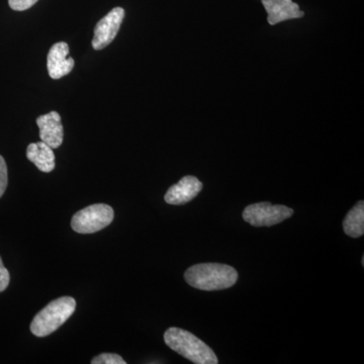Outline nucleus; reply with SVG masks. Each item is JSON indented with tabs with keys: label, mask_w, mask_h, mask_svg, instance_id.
<instances>
[{
	"label": "nucleus",
	"mask_w": 364,
	"mask_h": 364,
	"mask_svg": "<svg viewBox=\"0 0 364 364\" xmlns=\"http://www.w3.org/2000/svg\"><path fill=\"white\" fill-rule=\"evenodd\" d=\"M268 14V23L277 25L284 21L301 18L305 13L293 0H261Z\"/></svg>",
	"instance_id": "nucleus-10"
},
{
	"label": "nucleus",
	"mask_w": 364,
	"mask_h": 364,
	"mask_svg": "<svg viewBox=\"0 0 364 364\" xmlns=\"http://www.w3.org/2000/svg\"><path fill=\"white\" fill-rule=\"evenodd\" d=\"M38 0H9V6L16 11H23L37 4Z\"/></svg>",
	"instance_id": "nucleus-15"
},
{
	"label": "nucleus",
	"mask_w": 364,
	"mask_h": 364,
	"mask_svg": "<svg viewBox=\"0 0 364 364\" xmlns=\"http://www.w3.org/2000/svg\"><path fill=\"white\" fill-rule=\"evenodd\" d=\"M202 189L203 183L196 177L184 176L167 191L164 200L169 205H186L196 198Z\"/></svg>",
	"instance_id": "nucleus-8"
},
{
	"label": "nucleus",
	"mask_w": 364,
	"mask_h": 364,
	"mask_svg": "<svg viewBox=\"0 0 364 364\" xmlns=\"http://www.w3.org/2000/svg\"><path fill=\"white\" fill-rule=\"evenodd\" d=\"M40 129V138L42 142L49 145L52 149H57L63 143L64 129L61 123V116L57 112L41 116L37 119Z\"/></svg>",
	"instance_id": "nucleus-9"
},
{
	"label": "nucleus",
	"mask_w": 364,
	"mask_h": 364,
	"mask_svg": "<svg viewBox=\"0 0 364 364\" xmlns=\"http://www.w3.org/2000/svg\"><path fill=\"white\" fill-rule=\"evenodd\" d=\"M7 183H9V174L6 160L0 155V198L6 193Z\"/></svg>",
	"instance_id": "nucleus-14"
},
{
	"label": "nucleus",
	"mask_w": 364,
	"mask_h": 364,
	"mask_svg": "<svg viewBox=\"0 0 364 364\" xmlns=\"http://www.w3.org/2000/svg\"><path fill=\"white\" fill-rule=\"evenodd\" d=\"M75 309L76 301L71 296L54 299L35 316L31 332L37 337L49 336L73 315Z\"/></svg>",
	"instance_id": "nucleus-3"
},
{
	"label": "nucleus",
	"mask_w": 364,
	"mask_h": 364,
	"mask_svg": "<svg viewBox=\"0 0 364 364\" xmlns=\"http://www.w3.org/2000/svg\"><path fill=\"white\" fill-rule=\"evenodd\" d=\"M293 215L294 210L286 205L258 203L245 208L243 219L253 227H272L286 221Z\"/></svg>",
	"instance_id": "nucleus-5"
},
{
	"label": "nucleus",
	"mask_w": 364,
	"mask_h": 364,
	"mask_svg": "<svg viewBox=\"0 0 364 364\" xmlns=\"http://www.w3.org/2000/svg\"><path fill=\"white\" fill-rule=\"evenodd\" d=\"M9 282H11V275H9V270L4 267L1 257H0V293L6 291Z\"/></svg>",
	"instance_id": "nucleus-16"
},
{
	"label": "nucleus",
	"mask_w": 364,
	"mask_h": 364,
	"mask_svg": "<svg viewBox=\"0 0 364 364\" xmlns=\"http://www.w3.org/2000/svg\"><path fill=\"white\" fill-rule=\"evenodd\" d=\"M74 59L69 57V46L65 42L53 45L48 54L47 66L50 77L60 79L73 70Z\"/></svg>",
	"instance_id": "nucleus-7"
},
{
	"label": "nucleus",
	"mask_w": 364,
	"mask_h": 364,
	"mask_svg": "<svg viewBox=\"0 0 364 364\" xmlns=\"http://www.w3.org/2000/svg\"><path fill=\"white\" fill-rule=\"evenodd\" d=\"M114 217L112 207L97 203L76 213L72 218L71 227L76 233L92 234L111 225Z\"/></svg>",
	"instance_id": "nucleus-4"
},
{
	"label": "nucleus",
	"mask_w": 364,
	"mask_h": 364,
	"mask_svg": "<svg viewBox=\"0 0 364 364\" xmlns=\"http://www.w3.org/2000/svg\"><path fill=\"white\" fill-rule=\"evenodd\" d=\"M189 286L202 291H221L233 287L238 279L234 267L221 263H200L184 273Z\"/></svg>",
	"instance_id": "nucleus-1"
},
{
	"label": "nucleus",
	"mask_w": 364,
	"mask_h": 364,
	"mask_svg": "<svg viewBox=\"0 0 364 364\" xmlns=\"http://www.w3.org/2000/svg\"><path fill=\"white\" fill-rule=\"evenodd\" d=\"M92 364H126L123 358L114 353H102L91 360Z\"/></svg>",
	"instance_id": "nucleus-13"
},
{
	"label": "nucleus",
	"mask_w": 364,
	"mask_h": 364,
	"mask_svg": "<svg viewBox=\"0 0 364 364\" xmlns=\"http://www.w3.org/2000/svg\"><path fill=\"white\" fill-rule=\"evenodd\" d=\"M26 158L33 162L38 169L45 173H49L55 169V154L47 144L42 142L32 143L26 148Z\"/></svg>",
	"instance_id": "nucleus-11"
},
{
	"label": "nucleus",
	"mask_w": 364,
	"mask_h": 364,
	"mask_svg": "<svg viewBox=\"0 0 364 364\" xmlns=\"http://www.w3.org/2000/svg\"><path fill=\"white\" fill-rule=\"evenodd\" d=\"M345 234L359 238L364 234V202L360 200L349 210L343 221Z\"/></svg>",
	"instance_id": "nucleus-12"
},
{
	"label": "nucleus",
	"mask_w": 364,
	"mask_h": 364,
	"mask_svg": "<svg viewBox=\"0 0 364 364\" xmlns=\"http://www.w3.org/2000/svg\"><path fill=\"white\" fill-rule=\"evenodd\" d=\"M124 18V9L114 7L105 18L98 21L95 28V37L92 40L93 49L100 51L111 44L119 33Z\"/></svg>",
	"instance_id": "nucleus-6"
},
{
	"label": "nucleus",
	"mask_w": 364,
	"mask_h": 364,
	"mask_svg": "<svg viewBox=\"0 0 364 364\" xmlns=\"http://www.w3.org/2000/svg\"><path fill=\"white\" fill-rule=\"evenodd\" d=\"M164 341L169 348L196 364H217L218 358L210 346L191 332L171 327L164 333Z\"/></svg>",
	"instance_id": "nucleus-2"
}]
</instances>
